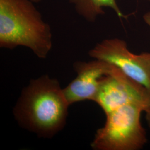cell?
<instances>
[{"label":"cell","mask_w":150,"mask_h":150,"mask_svg":"<svg viewBox=\"0 0 150 150\" xmlns=\"http://www.w3.org/2000/svg\"><path fill=\"white\" fill-rule=\"evenodd\" d=\"M69 106L59 82L43 75L24 88L13 114L23 129L51 139L64 129Z\"/></svg>","instance_id":"6da1fadb"},{"label":"cell","mask_w":150,"mask_h":150,"mask_svg":"<svg viewBox=\"0 0 150 150\" xmlns=\"http://www.w3.org/2000/svg\"><path fill=\"white\" fill-rule=\"evenodd\" d=\"M33 2L0 0V47H26L45 59L52 47L51 29Z\"/></svg>","instance_id":"7a4b0ae2"},{"label":"cell","mask_w":150,"mask_h":150,"mask_svg":"<svg viewBox=\"0 0 150 150\" xmlns=\"http://www.w3.org/2000/svg\"><path fill=\"white\" fill-rule=\"evenodd\" d=\"M146 105L132 103L106 115L104 126L97 129L91 142L95 150H139L147 142L141 121Z\"/></svg>","instance_id":"3957f363"},{"label":"cell","mask_w":150,"mask_h":150,"mask_svg":"<svg viewBox=\"0 0 150 150\" xmlns=\"http://www.w3.org/2000/svg\"><path fill=\"white\" fill-rule=\"evenodd\" d=\"M89 56L112 64L150 92V52L134 54L121 39H105L90 50Z\"/></svg>","instance_id":"277c9868"},{"label":"cell","mask_w":150,"mask_h":150,"mask_svg":"<svg viewBox=\"0 0 150 150\" xmlns=\"http://www.w3.org/2000/svg\"><path fill=\"white\" fill-rule=\"evenodd\" d=\"M150 96V92L145 87L115 66L111 72L103 77L93 101L107 115L129 103L146 105Z\"/></svg>","instance_id":"5b68a950"},{"label":"cell","mask_w":150,"mask_h":150,"mask_svg":"<svg viewBox=\"0 0 150 150\" xmlns=\"http://www.w3.org/2000/svg\"><path fill=\"white\" fill-rule=\"evenodd\" d=\"M114 67L100 59L75 62L74 69L77 75L63 89L70 105L86 100L93 101L103 77L110 74Z\"/></svg>","instance_id":"8992f818"},{"label":"cell","mask_w":150,"mask_h":150,"mask_svg":"<svg viewBox=\"0 0 150 150\" xmlns=\"http://www.w3.org/2000/svg\"><path fill=\"white\" fill-rule=\"evenodd\" d=\"M75 7L77 13L86 20L93 22L99 15H104L102 7H108L112 8L120 18H125L118 7L116 0H70Z\"/></svg>","instance_id":"52a82bcc"},{"label":"cell","mask_w":150,"mask_h":150,"mask_svg":"<svg viewBox=\"0 0 150 150\" xmlns=\"http://www.w3.org/2000/svg\"><path fill=\"white\" fill-rule=\"evenodd\" d=\"M144 112L146 113V118L149 126L150 127V96L145 106Z\"/></svg>","instance_id":"ba28073f"},{"label":"cell","mask_w":150,"mask_h":150,"mask_svg":"<svg viewBox=\"0 0 150 150\" xmlns=\"http://www.w3.org/2000/svg\"><path fill=\"white\" fill-rule=\"evenodd\" d=\"M143 18L146 23L150 27V12L146 13L144 15Z\"/></svg>","instance_id":"9c48e42d"},{"label":"cell","mask_w":150,"mask_h":150,"mask_svg":"<svg viewBox=\"0 0 150 150\" xmlns=\"http://www.w3.org/2000/svg\"><path fill=\"white\" fill-rule=\"evenodd\" d=\"M31 1H32V2H38L41 0H31Z\"/></svg>","instance_id":"30bf717a"},{"label":"cell","mask_w":150,"mask_h":150,"mask_svg":"<svg viewBox=\"0 0 150 150\" xmlns=\"http://www.w3.org/2000/svg\"></svg>","instance_id":"8fae6325"}]
</instances>
